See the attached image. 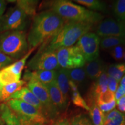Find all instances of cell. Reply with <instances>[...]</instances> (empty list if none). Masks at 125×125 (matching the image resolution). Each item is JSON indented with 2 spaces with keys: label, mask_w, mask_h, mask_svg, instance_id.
<instances>
[{
  "label": "cell",
  "mask_w": 125,
  "mask_h": 125,
  "mask_svg": "<svg viewBox=\"0 0 125 125\" xmlns=\"http://www.w3.org/2000/svg\"><path fill=\"white\" fill-rule=\"evenodd\" d=\"M118 83L113 78L108 76V90L115 93L118 87Z\"/></svg>",
  "instance_id": "d6a6232c"
},
{
  "label": "cell",
  "mask_w": 125,
  "mask_h": 125,
  "mask_svg": "<svg viewBox=\"0 0 125 125\" xmlns=\"http://www.w3.org/2000/svg\"><path fill=\"white\" fill-rule=\"evenodd\" d=\"M27 16L16 5L10 8L0 19V33L8 31H23Z\"/></svg>",
  "instance_id": "ba28073f"
},
{
  "label": "cell",
  "mask_w": 125,
  "mask_h": 125,
  "mask_svg": "<svg viewBox=\"0 0 125 125\" xmlns=\"http://www.w3.org/2000/svg\"><path fill=\"white\" fill-rule=\"evenodd\" d=\"M118 111L122 113H125V96L122 97L116 101Z\"/></svg>",
  "instance_id": "836d02e7"
},
{
  "label": "cell",
  "mask_w": 125,
  "mask_h": 125,
  "mask_svg": "<svg viewBox=\"0 0 125 125\" xmlns=\"http://www.w3.org/2000/svg\"><path fill=\"white\" fill-rule=\"evenodd\" d=\"M53 125H70L69 122H68V120L66 119H61L59 121H57L54 123Z\"/></svg>",
  "instance_id": "d590c367"
},
{
  "label": "cell",
  "mask_w": 125,
  "mask_h": 125,
  "mask_svg": "<svg viewBox=\"0 0 125 125\" xmlns=\"http://www.w3.org/2000/svg\"><path fill=\"white\" fill-rule=\"evenodd\" d=\"M70 125H94L91 120L85 115H78L72 119Z\"/></svg>",
  "instance_id": "4dcf8cb0"
},
{
  "label": "cell",
  "mask_w": 125,
  "mask_h": 125,
  "mask_svg": "<svg viewBox=\"0 0 125 125\" xmlns=\"http://www.w3.org/2000/svg\"><path fill=\"white\" fill-rule=\"evenodd\" d=\"M93 26L89 23L68 21L48 42L41 47L56 51L60 48L73 46L82 36L89 32Z\"/></svg>",
  "instance_id": "7a4b0ae2"
},
{
  "label": "cell",
  "mask_w": 125,
  "mask_h": 125,
  "mask_svg": "<svg viewBox=\"0 0 125 125\" xmlns=\"http://www.w3.org/2000/svg\"><path fill=\"white\" fill-rule=\"evenodd\" d=\"M10 100H18L22 101L33 106L43 113V108L41 103L27 87H23L18 92L13 94L8 99L7 101Z\"/></svg>",
  "instance_id": "5bb4252c"
},
{
  "label": "cell",
  "mask_w": 125,
  "mask_h": 125,
  "mask_svg": "<svg viewBox=\"0 0 125 125\" xmlns=\"http://www.w3.org/2000/svg\"><path fill=\"white\" fill-rule=\"evenodd\" d=\"M98 37H117L125 38V22L113 19L102 20L96 30Z\"/></svg>",
  "instance_id": "7c38bea8"
},
{
  "label": "cell",
  "mask_w": 125,
  "mask_h": 125,
  "mask_svg": "<svg viewBox=\"0 0 125 125\" xmlns=\"http://www.w3.org/2000/svg\"><path fill=\"white\" fill-rule=\"evenodd\" d=\"M105 70L103 62L99 59L88 62L85 68L86 75L92 80L97 79Z\"/></svg>",
  "instance_id": "e0dca14e"
},
{
  "label": "cell",
  "mask_w": 125,
  "mask_h": 125,
  "mask_svg": "<svg viewBox=\"0 0 125 125\" xmlns=\"http://www.w3.org/2000/svg\"><path fill=\"white\" fill-rule=\"evenodd\" d=\"M69 85L70 89L71 92V100L73 104L76 107H80L89 112V107L87 105L86 101L81 96L76 84L73 81L69 80Z\"/></svg>",
  "instance_id": "ffe728a7"
},
{
  "label": "cell",
  "mask_w": 125,
  "mask_h": 125,
  "mask_svg": "<svg viewBox=\"0 0 125 125\" xmlns=\"http://www.w3.org/2000/svg\"><path fill=\"white\" fill-rule=\"evenodd\" d=\"M1 117H0V123H1Z\"/></svg>",
  "instance_id": "60d3db41"
},
{
  "label": "cell",
  "mask_w": 125,
  "mask_h": 125,
  "mask_svg": "<svg viewBox=\"0 0 125 125\" xmlns=\"http://www.w3.org/2000/svg\"><path fill=\"white\" fill-rule=\"evenodd\" d=\"M0 125H5L4 123L3 122H2V121H1V123H0Z\"/></svg>",
  "instance_id": "ab89813d"
},
{
  "label": "cell",
  "mask_w": 125,
  "mask_h": 125,
  "mask_svg": "<svg viewBox=\"0 0 125 125\" xmlns=\"http://www.w3.org/2000/svg\"><path fill=\"white\" fill-rule=\"evenodd\" d=\"M68 74L70 80L75 84H79L83 82L87 76L85 69L83 68L68 70Z\"/></svg>",
  "instance_id": "484cf974"
},
{
  "label": "cell",
  "mask_w": 125,
  "mask_h": 125,
  "mask_svg": "<svg viewBox=\"0 0 125 125\" xmlns=\"http://www.w3.org/2000/svg\"><path fill=\"white\" fill-rule=\"evenodd\" d=\"M120 85L123 86H125V75L123 76L121 80L120 81Z\"/></svg>",
  "instance_id": "74e56055"
},
{
  "label": "cell",
  "mask_w": 125,
  "mask_h": 125,
  "mask_svg": "<svg viewBox=\"0 0 125 125\" xmlns=\"http://www.w3.org/2000/svg\"><path fill=\"white\" fill-rule=\"evenodd\" d=\"M16 6L23 10L27 16H35L38 1L35 0H19L16 1Z\"/></svg>",
  "instance_id": "7402d4cb"
},
{
  "label": "cell",
  "mask_w": 125,
  "mask_h": 125,
  "mask_svg": "<svg viewBox=\"0 0 125 125\" xmlns=\"http://www.w3.org/2000/svg\"><path fill=\"white\" fill-rule=\"evenodd\" d=\"M110 54L116 61H125V45H118L112 48Z\"/></svg>",
  "instance_id": "f546056e"
},
{
  "label": "cell",
  "mask_w": 125,
  "mask_h": 125,
  "mask_svg": "<svg viewBox=\"0 0 125 125\" xmlns=\"http://www.w3.org/2000/svg\"><path fill=\"white\" fill-rule=\"evenodd\" d=\"M44 85L48 90L53 105L57 111L59 112V111L64 109L66 107L67 100L64 97L62 92L59 89L56 80Z\"/></svg>",
  "instance_id": "9a60e30c"
},
{
  "label": "cell",
  "mask_w": 125,
  "mask_h": 125,
  "mask_svg": "<svg viewBox=\"0 0 125 125\" xmlns=\"http://www.w3.org/2000/svg\"><path fill=\"white\" fill-rule=\"evenodd\" d=\"M106 72L108 76L120 82L125 75V62L112 64L108 67Z\"/></svg>",
  "instance_id": "603a6c76"
},
{
  "label": "cell",
  "mask_w": 125,
  "mask_h": 125,
  "mask_svg": "<svg viewBox=\"0 0 125 125\" xmlns=\"http://www.w3.org/2000/svg\"><path fill=\"white\" fill-rule=\"evenodd\" d=\"M69 77L68 70L64 68H59L56 71V81L57 86L63 95L64 97L67 100V97L70 90Z\"/></svg>",
  "instance_id": "2e32d148"
},
{
  "label": "cell",
  "mask_w": 125,
  "mask_h": 125,
  "mask_svg": "<svg viewBox=\"0 0 125 125\" xmlns=\"http://www.w3.org/2000/svg\"><path fill=\"white\" fill-rule=\"evenodd\" d=\"M56 55L59 67L64 69L82 68L86 62L76 46L60 48L56 51Z\"/></svg>",
  "instance_id": "8992f818"
},
{
  "label": "cell",
  "mask_w": 125,
  "mask_h": 125,
  "mask_svg": "<svg viewBox=\"0 0 125 125\" xmlns=\"http://www.w3.org/2000/svg\"><path fill=\"white\" fill-rule=\"evenodd\" d=\"M99 37L93 32H87L76 42L75 46L83 56L86 61L89 62L98 59L99 56Z\"/></svg>",
  "instance_id": "30bf717a"
},
{
  "label": "cell",
  "mask_w": 125,
  "mask_h": 125,
  "mask_svg": "<svg viewBox=\"0 0 125 125\" xmlns=\"http://www.w3.org/2000/svg\"><path fill=\"white\" fill-rule=\"evenodd\" d=\"M56 70H37V71H30L26 70L25 71L23 78L24 81H36L43 84L50 83L56 80Z\"/></svg>",
  "instance_id": "4fadbf2b"
},
{
  "label": "cell",
  "mask_w": 125,
  "mask_h": 125,
  "mask_svg": "<svg viewBox=\"0 0 125 125\" xmlns=\"http://www.w3.org/2000/svg\"><path fill=\"white\" fill-rule=\"evenodd\" d=\"M100 45L104 50L112 49L118 45H125V38L117 37H103Z\"/></svg>",
  "instance_id": "cb8c5ba5"
},
{
  "label": "cell",
  "mask_w": 125,
  "mask_h": 125,
  "mask_svg": "<svg viewBox=\"0 0 125 125\" xmlns=\"http://www.w3.org/2000/svg\"><path fill=\"white\" fill-rule=\"evenodd\" d=\"M34 49L35 48L29 49L28 52L22 58L0 70V82L3 86L20 81L22 71L26 65L27 60Z\"/></svg>",
  "instance_id": "8fae6325"
},
{
  "label": "cell",
  "mask_w": 125,
  "mask_h": 125,
  "mask_svg": "<svg viewBox=\"0 0 125 125\" xmlns=\"http://www.w3.org/2000/svg\"><path fill=\"white\" fill-rule=\"evenodd\" d=\"M20 120L45 125L47 118L43 114L33 106L18 100H10L6 102Z\"/></svg>",
  "instance_id": "5b68a950"
},
{
  "label": "cell",
  "mask_w": 125,
  "mask_h": 125,
  "mask_svg": "<svg viewBox=\"0 0 125 125\" xmlns=\"http://www.w3.org/2000/svg\"><path fill=\"white\" fill-rule=\"evenodd\" d=\"M116 101L115 97V93L108 90L105 93L99 95L96 98V103L97 105L100 104H107Z\"/></svg>",
  "instance_id": "f1b7e54d"
},
{
  "label": "cell",
  "mask_w": 125,
  "mask_h": 125,
  "mask_svg": "<svg viewBox=\"0 0 125 125\" xmlns=\"http://www.w3.org/2000/svg\"><path fill=\"white\" fill-rule=\"evenodd\" d=\"M104 125H125V114L113 109L105 115Z\"/></svg>",
  "instance_id": "44dd1931"
},
{
  "label": "cell",
  "mask_w": 125,
  "mask_h": 125,
  "mask_svg": "<svg viewBox=\"0 0 125 125\" xmlns=\"http://www.w3.org/2000/svg\"><path fill=\"white\" fill-rule=\"evenodd\" d=\"M20 121L22 125H45L42 124H40V123H34V122H31L24 121V120H20Z\"/></svg>",
  "instance_id": "8d00e7d4"
},
{
  "label": "cell",
  "mask_w": 125,
  "mask_h": 125,
  "mask_svg": "<svg viewBox=\"0 0 125 125\" xmlns=\"http://www.w3.org/2000/svg\"><path fill=\"white\" fill-rule=\"evenodd\" d=\"M27 87L37 97L43 108V113L46 118L52 119L58 113L53 105L46 87L43 84L36 81L28 82Z\"/></svg>",
  "instance_id": "9c48e42d"
},
{
  "label": "cell",
  "mask_w": 125,
  "mask_h": 125,
  "mask_svg": "<svg viewBox=\"0 0 125 125\" xmlns=\"http://www.w3.org/2000/svg\"><path fill=\"white\" fill-rule=\"evenodd\" d=\"M27 67L32 71L59 69L56 51H50L41 47L38 52L28 62Z\"/></svg>",
  "instance_id": "52a82bcc"
},
{
  "label": "cell",
  "mask_w": 125,
  "mask_h": 125,
  "mask_svg": "<svg viewBox=\"0 0 125 125\" xmlns=\"http://www.w3.org/2000/svg\"><path fill=\"white\" fill-rule=\"evenodd\" d=\"M6 6H7V2L6 1L3 0H0V19L4 15V13L5 10Z\"/></svg>",
  "instance_id": "e575fe53"
},
{
  "label": "cell",
  "mask_w": 125,
  "mask_h": 125,
  "mask_svg": "<svg viewBox=\"0 0 125 125\" xmlns=\"http://www.w3.org/2000/svg\"><path fill=\"white\" fill-rule=\"evenodd\" d=\"M26 82L24 80H20L9 85L3 86L0 94V103L7 102L8 99L13 94L18 92L23 87Z\"/></svg>",
  "instance_id": "d6986e66"
},
{
  "label": "cell",
  "mask_w": 125,
  "mask_h": 125,
  "mask_svg": "<svg viewBox=\"0 0 125 125\" xmlns=\"http://www.w3.org/2000/svg\"><path fill=\"white\" fill-rule=\"evenodd\" d=\"M14 60L11 57L0 52V70L11 64Z\"/></svg>",
  "instance_id": "1f68e13d"
},
{
  "label": "cell",
  "mask_w": 125,
  "mask_h": 125,
  "mask_svg": "<svg viewBox=\"0 0 125 125\" xmlns=\"http://www.w3.org/2000/svg\"><path fill=\"white\" fill-rule=\"evenodd\" d=\"M90 115L92 122L94 125H104L105 114L100 109L96 103L89 105Z\"/></svg>",
  "instance_id": "d4e9b609"
},
{
  "label": "cell",
  "mask_w": 125,
  "mask_h": 125,
  "mask_svg": "<svg viewBox=\"0 0 125 125\" xmlns=\"http://www.w3.org/2000/svg\"><path fill=\"white\" fill-rule=\"evenodd\" d=\"M114 13L118 20L125 22V0H118L114 2Z\"/></svg>",
  "instance_id": "83f0119b"
},
{
  "label": "cell",
  "mask_w": 125,
  "mask_h": 125,
  "mask_svg": "<svg viewBox=\"0 0 125 125\" xmlns=\"http://www.w3.org/2000/svg\"><path fill=\"white\" fill-rule=\"evenodd\" d=\"M2 87H3V85H2V84H1V82H0V94H1V90H2Z\"/></svg>",
  "instance_id": "f35d334b"
},
{
  "label": "cell",
  "mask_w": 125,
  "mask_h": 125,
  "mask_svg": "<svg viewBox=\"0 0 125 125\" xmlns=\"http://www.w3.org/2000/svg\"><path fill=\"white\" fill-rule=\"evenodd\" d=\"M27 40L23 31H8L0 33V52L13 60L22 58L28 52Z\"/></svg>",
  "instance_id": "277c9868"
},
{
  "label": "cell",
  "mask_w": 125,
  "mask_h": 125,
  "mask_svg": "<svg viewBox=\"0 0 125 125\" xmlns=\"http://www.w3.org/2000/svg\"><path fill=\"white\" fill-rule=\"evenodd\" d=\"M64 24V20L52 10L36 15L27 39L30 49L48 42Z\"/></svg>",
  "instance_id": "6da1fadb"
},
{
  "label": "cell",
  "mask_w": 125,
  "mask_h": 125,
  "mask_svg": "<svg viewBox=\"0 0 125 125\" xmlns=\"http://www.w3.org/2000/svg\"><path fill=\"white\" fill-rule=\"evenodd\" d=\"M76 2L93 10L104 12L106 10L105 4L98 0H76Z\"/></svg>",
  "instance_id": "4316f807"
},
{
  "label": "cell",
  "mask_w": 125,
  "mask_h": 125,
  "mask_svg": "<svg viewBox=\"0 0 125 125\" xmlns=\"http://www.w3.org/2000/svg\"><path fill=\"white\" fill-rule=\"evenodd\" d=\"M0 117L5 125H22L17 115L6 103L0 105Z\"/></svg>",
  "instance_id": "ac0fdd59"
},
{
  "label": "cell",
  "mask_w": 125,
  "mask_h": 125,
  "mask_svg": "<svg viewBox=\"0 0 125 125\" xmlns=\"http://www.w3.org/2000/svg\"><path fill=\"white\" fill-rule=\"evenodd\" d=\"M52 11L64 20L70 21H78L95 24L103 19V16L97 12L87 10L71 1L57 0L50 3Z\"/></svg>",
  "instance_id": "3957f363"
}]
</instances>
